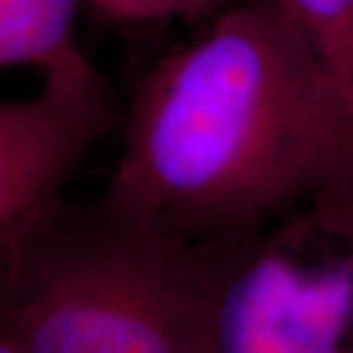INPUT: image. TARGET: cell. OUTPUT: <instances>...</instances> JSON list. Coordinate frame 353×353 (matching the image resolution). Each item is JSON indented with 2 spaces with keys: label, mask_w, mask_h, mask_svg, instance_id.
I'll use <instances>...</instances> for the list:
<instances>
[{
  "label": "cell",
  "mask_w": 353,
  "mask_h": 353,
  "mask_svg": "<svg viewBox=\"0 0 353 353\" xmlns=\"http://www.w3.org/2000/svg\"><path fill=\"white\" fill-rule=\"evenodd\" d=\"M43 77L36 97L0 102V259L120 126L112 90L87 55Z\"/></svg>",
  "instance_id": "277c9868"
},
{
  "label": "cell",
  "mask_w": 353,
  "mask_h": 353,
  "mask_svg": "<svg viewBox=\"0 0 353 353\" xmlns=\"http://www.w3.org/2000/svg\"><path fill=\"white\" fill-rule=\"evenodd\" d=\"M0 308L24 353H212L204 252L104 192L28 224L0 259Z\"/></svg>",
  "instance_id": "7a4b0ae2"
},
{
  "label": "cell",
  "mask_w": 353,
  "mask_h": 353,
  "mask_svg": "<svg viewBox=\"0 0 353 353\" xmlns=\"http://www.w3.org/2000/svg\"><path fill=\"white\" fill-rule=\"evenodd\" d=\"M350 238H352V243H353V218H352V226H350ZM350 353H353V340H352V347H350Z\"/></svg>",
  "instance_id": "9c48e42d"
},
{
  "label": "cell",
  "mask_w": 353,
  "mask_h": 353,
  "mask_svg": "<svg viewBox=\"0 0 353 353\" xmlns=\"http://www.w3.org/2000/svg\"><path fill=\"white\" fill-rule=\"evenodd\" d=\"M201 250L212 353H350L353 248L328 194L255 234Z\"/></svg>",
  "instance_id": "3957f363"
},
{
  "label": "cell",
  "mask_w": 353,
  "mask_h": 353,
  "mask_svg": "<svg viewBox=\"0 0 353 353\" xmlns=\"http://www.w3.org/2000/svg\"><path fill=\"white\" fill-rule=\"evenodd\" d=\"M353 183V92L283 0H245L132 90L104 194L194 248L240 240Z\"/></svg>",
  "instance_id": "6da1fadb"
},
{
  "label": "cell",
  "mask_w": 353,
  "mask_h": 353,
  "mask_svg": "<svg viewBox=\"0 0 353 353\" xmlns=\"http://www.w3.org/2000/svg\"><path fill=\"white\" fill-rule=\"evenodd\" d=\"M97 12L124 24L157 20H196L214 10L218 0H85Z\"/></svg>",
  "instance_id": "52a82bcc"
},
{
  "label": "cell",
  "mask_w": 353,
  "mask_h": 353,
  "mask_svg": "<svg viewBox=\"0 0 353 353\" xmlns=\"http://www.w3.org/2000/svg\"><path fill=\"white\" fill-rule=\"evenodd\" d=\"M0 353H24L2 314V308H0Z\"/></svg>",
  "instance_id": "ba28073f"
},
{
  "label": "cell",
  "mask_w": 353,
  "mask_h": 353,
  "mask_svg": "<svg viewBox=\"0 0 353 353\" xmlns=\"http://www.w3.org/2000/svg\"><path fill=\"white\" fill-rule=\"evenodd\" d=\"M85 0H0V69L36 65L43 73L85 55L77 14Z\"/></svg>",
  "instance_id": "5b68a950"
},
{
  "label": "cell",
  "mask_w": 353,
  "mask_h": 353,
  "mask_svg": "<svg viewBox=\"0 0 353 353\" xmlns=\"http://www.w3.org/2000/svg\"><path fill=\"white\" fill-rule=\"evenodd\" d=\"M304 38L353 92V0H283Z\"/></svg>",
  "instance_id": "8992f818"
}]
</instances>
